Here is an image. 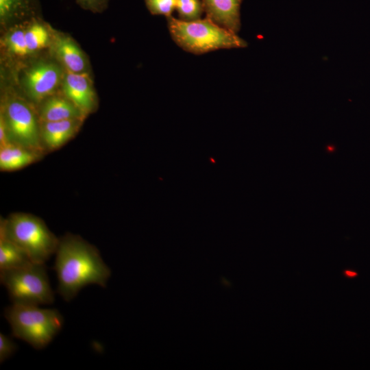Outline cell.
<instances>
[{"instance_id": "cell-9", "label": "cell", "mask_w": 370, "mask_h": 370, "mask_svg": "<svg viewBox=\"0 0 370 370\" xmlns=\"http://www.w3.org/2000/svg\"><path fill=\"white\" fill-rule=\"evenodd\" d=\"M84 119L40 122V136L45 152L58 150L73 139Z\"/></svg>"}, {"instance_id": "cell-16", "label": "cell", "mask_w": 370, "mask_h": 370, "mask_svg": "<svg viewBox=\"0 0 370 370\" xmlns=\"http://www.w3.org/2000/svg\"><path fill=\"white\" fill-rule=\"evenodd\" d=\"M25 40L29 53L40 50L47 45L49 34L41 23H34L25 31Z\"/></svg>"}, {"instance_id": "cell-7", "label": "cell", "mask_w": 370, "mask_h": 370, "mask_svg": "<svg viewBox=\"0 0 370 370\" xmlns=\"http://www.w3.org/2000/svg\"><path fill=\"white\" fill-rule=\"evenodd\" d=\"M62 77V71L56 64L51 62L38 64L25 74V91L32 100L40 103L52 95L60 83Z\"/></svg>"}, {"instance_id": "cell-21", "label": "cell", "mask_w": 370, "mask_h": 370, "mask_svg": "<svg viewBox=\"0 0 370 370\" xmlns=\"http://www.w3.org/2000/svg\"><path fill=\"white\" fill-rule=\"evenodd\" d=\"M78 2L85 8H90L91 10H99L101 9L106 0H77Z\"/></svg>"}, {"instance_id": "cell-20", "label": "cell", "mask_w": 370, "mask_h": 370, "mask_svg": "<svg viewBox=\"0 0 370 370\" xmlns=\"http://www.w3.org/2000/svg\"><path fill=\"white\" fill-rule=\"evenodd\" d=\"M17 349L16 344L10 337L0 334V362L2 363L5 360L11 357Z\"/></svg>"}, {"instance_id": "cell-10", "label": "cell", "mask_w": 370, "mask_h": 370, "mask_svg": "<svg viewBox=\"0 0 370 370\" xmlns=\"http://www.w3.org/2000/svg\"><path fill=\"white\" fill-rule=\"evenodd\" d=\"M206 17L235 34L241 28L242 0H201Z\"/></svg>"}, {"instance_id": "cell-12", "label": "cell", "mask_w": 370, "mask_h": 370, "mask_svg": "<svg viewBox=\"0 0 370 370\" xmlns=\"http://www.w3.org/2000/svg\"><path fill=\"white\" fill-rule=\"evenodd\" d=\"M42 157L33 150L11 143L0 147V170L17 171L36 162Z\"/></svg>"}, {"instance_id": "cell-11", "label": "cell", "mask_w": 370, "mask_h": 370, "mask_svg": "<svg viewBox=\"0 0 370 370\" xmlns=\"http://www.w3.org/2000/svg\"><path fill=\"white\" fill-rule=\"evenodd\" d=\"M40 104L38 114L40 122L85 119L86 117V115L64 95L50 96Z\"/></svg>"}, {"instance_id": "cell-1", "label": "cell", "mask_w": 370, "mask_h": 370, "mask_svg": "<svg viewBox=\"0 0 370 370\" xmlns=\"http://www.w3.org/2000/svg\"><path fill=\"white\" fill-rule=\"evenodd\" d=\"M53 269L57 292L70 301L84 286L95 284L106 287L111 275L97 248L79 235L66 233L59 238Z\"/></svg>"}, {"instance_id": "cell-8", "label": "cell", "mask_w": 370, "mask_h": 370, "mask_svg": "<svg viewBox=\"0 0 370 370\" xmlns=\"http://www.w3.org/2000/svg\"><path fill=\"white\" fill-rule=\"evenodd\" d=\"M64 95L86 116L97 108V99L91 80L86 73L67 71L62 86Z\"/></svg>"}, {"instance_id": "cell-4", "label": "cell", "mask_w": 370, "mask_h": 370, "mask_svg": "<svg viewBox=\"0 0 370 370\" xmlns=\"http://www.w3.org/2000/svg\"><path fill=\"white\" fill-rule=\"evenodd\" d=\"M12 336L21 339L36 349L47 347L61 330L64 318L56 309L40 308L38 306L14 304L4 309Z\"/></svg>"}, {"instance_id": "cell-3", "label": "cell", "mask_w": 370, "mask_h": 370, "mask_svg": "<svg viewBox=\"0 0 370 370\" xmlns=\"http://www.w3.org/2000/svg\"><path fill=\"white\" fill-rule=\"evenodd\" d=\"M0 232L37 264H45L56 254L59 243L42 219L29 213L14 212L1 218Z\"/></svg>"}, {"instance_id": "cell-15", "label": "cell", "mask_w": 370, "mask_h": 370, "mask_svg": "<svg viewBox=\"0 0 370 370\" xmlns=\"http://www.w3.org/2000/svg\"><path fill=\"white\" fill-rule=\"evenodd\" d=\"M33 0H0V18L3 23L24 18L33 10Z\"/></svg>"}, {"instance_id": "cell-18", "label": "cell", "mask_w": 370, "mask_h": 370, "mask_svg": "<svg viewBox=\"0 0 370 370\" xmlns=\"http://www.w3.org/2000/svg\"><path fill=\"white\" fill-rule=\"evenodd\" d=\"M6 44L10 51L16 56H24L30 53L23 30L17 29L11 32L6 38Z\"/></svg>"}, {"instance_id": "cell-17", "label": "cell", "mask_w": 370, "mask_h": 370, "mask_svg": "<svg viewBox=\"0 0 370 370\" xmlns=\"http://www.w3.org/2000/svg\"><path fill=\"white\" fill-rule=\"evenodd\" d=\"M176 10L179 19L184 21L198 20L204 12L201 0H177Z\"/></svg>"}, {"instance_id": "cell-2", "label": "cell", "mask_w": 370, "mask_h": 370, "mask_svg": "<svg viewBox=\"0 0 370 370\" xmlns=\"http://www.w3.org/2000/svg\"><path fill=\"white\" fill-rule=\"evenodd\" d=\"M166 19L169 32L174 42L192 53L203 54L221 49L247 46L245 40L236 34L207 17L193 21H184L172 16Z\"/></svg>"}, {"instance_id": "cell-19", "label": "cell", "mask_w": 370, "mask_h": 370, "mask_svg": "<svg viewBox=\"0 0 370 370\" xmlns=\"http://www.w3.org/2000/svg\"><path fill=\"white\" fill-rule=\"evenodd\" d=\"M147 8L152 14L171 16L176 10L177 0H145Z\"/></svg>"}, {"instance_id": "cell-6", "label": "cell", "mask_w": 370, "mask_h": 370, "mask_svg": "<svg viewBox=\"0 0 370 370\" xmlns=\"http://www.w3.org/2000/svg\"><path fill=\"white\" fill-rule=\"evenodd\" d=\"M1 110V117L11 143L44 156L40 122L30 104L21 98L11 97L4 102Z\"/></svg>"}, {"instance_id": "cell-14", "label": "cell", "mask_w": 370, "mask_h": 370, "mask_svg": "<svg viewBox=\"0 0 370 370\" xmlns=\"http://www.w3.org/2000/svg\"><path fill=\"white\" fill-rule=\"evenodd\" d=\"M32 262L15 243L0 232V271L22 267Z\"/></svg>"}, {"instance_id": "cell-5", "label": "cell", "mask_w": 370, "mask_h": 370, "mask_svg": "<svg viewBox=\"0 0 370 370\" xmlns=\"http://www.w3.org/2000/svg\"><path fill=\"white\" fill-rule=\"evenodd\" d=\"M0 281L14 304L39 306L54 301L45 264L31 263L0 271Z\"/></svg>"}, {"instance_id": "cell-13", "label": "cell", "mask_w": 370, "mask_h": 370, "mask_svg": "<svg viewBox=\"0 0 370 370\" xmlns=\"http://www.w3.org/2000/svg\"><path fill=\"white\" fill-rule=\"evenodd\" d=\"M55 51L67 71L85 73L87 62L84 54L70 38L58 36L55 40Z\"/></svg>"}]
</instances>
